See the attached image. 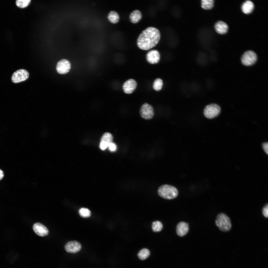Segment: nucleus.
I'll list each match as a JSON object with an SVG mask.
<instances>
[{
	"instance_id": "nucleus-9",
	"label": "nucleus",
	"mask_w": 268,
	"mask_h": 268,
	"mask_svg": "<svg viewBox=\"0 0 268 268\" xmlns=\"http://www.w3.org/2000/svg\"><path fill=\"white\" fill-rule=\"evenodd\" d=\"M81 248V245L76 241H72L67 243L65 246V250L67 252L75 253L79 251Z\"/></svg>"
},
{
	"instance_id": "nucleus-24",
	"label": "nucleus",
	"mask_w": 268,
	"mask_h": 268,
	"mask_svg": "<svg viewBox=\"0 0 268 268\" xmlns=\"http://www.w3.org/2000/svg\"><path fill=\"white\" fill-rule=\"evenodd\" d=\"M31 0H17L16 1V5L21 8H24L27 6L30 3Z\"/></svg>"
},
{
	"instance_id": "nucleus-8",
	"label": "nucleus",
	"mask_w": 268,
	"mask_h": 268,
	"mask_svg": "<svg viewBox=\"0 0 268 268\" xmlns=\"http://www.w3.org/2000/svg\"><path fill=\"white\" fill-rule=\"evenodd\" d=\"M71 67L70 63L68 60L66 59H62L59 61L57 63L56 69L59 73L65 74L69 72Z\"/></svg>"
},
{
	"instance_id": "nucleus-19",
	"label": "nucleus",
	"mask_w": 268,
	"mask_h": 268,
	"mask_svg": "<svg viewBox=\"0 0 268 268\" xmlns=\"http://www.w3.org/2000/svg\"><path fill=\"white\" fill-rule=\"evenodd\" d=\"M214 0H201V7L205 10H209L213 7Z\"/></svg>"
},
{
	"instance_id": "nucleus-18",
	"label": "nucleus",
	"mask_w": 268,
	"mask_h": 268,
	"mask_svg": "<svg viewBox=\"0 0 268 268\" xmlns=\"http://www.w3.org/2000/svg\"><path fill=\"white\" fill-rule=\"evenodd\" d=\"M113 136L110 133L106 132L102 135L100 139V142H103L108 146L109 144L113 142Z\"/></svg>"
},
{
	"instance_id": "nucleus-15",
	"label": "nucleus",
	"mask_w": 268,
	"mask_h": 268,
	"mask_svg": "<svg viewBox=\"0 0 268 268\" xmlns=\"http://www.w3.org/2000/svg\"><path fill=\"white\" fill-rule=\"evenodd\" d=\"M253 3L249 0L246 1L244 2L241 6V10L243 13L246 14L251 13L254 8Z\"/></svg>"
},
{
	"instance_id": "nucleus-12",
	"label": "nucleus",
	"mask_w": 268,
	"mask_h": 268,
	"mask_svg": "<svg viewBox=\"0 0 268 268\" xmlns=\"http://www.w3.org/2000/svg\"><path fill=\"white\" fill-rule=\"evenodd\" d=\"M160 55L159 52L156 50H153L149 51L146 55L147 61L151 64L158 63L159 61Z\"/></svg>"
},
{
	"instance_id": "nucleus-16",
	"label": "nucleus",
	"mask_w": 268,
	"mask_h": 268,
	"mask_svg": "<svg viewBox=\"0 0 268 268\" xmlns=\"http://www.w3.org/2000/svg\"><path fill=\"white\" fill-rule=\"evenodd\" d=\"M142 17V14L141 12L137 10L133 11L129 16V19L130 22L132 23L135 24L138 22Z\"/></svg>"
},
{
	"instance_id": "nucleus-11",
	"label": "nucleus",
	"mask_w": 268,
	"mask_h": 268,
	"mask_svg": "<svg viewBox=\"0 0 268 268\" xmlns=\"http://www.w3.org/2000/svg\"><path fill=\"white\" fill-rule=\"evenodd\" d=\"M137 85L135 80L131 79L127 80L123 85V89L125 93L127 94H130L135 90Z\"/></svg>"
},
{
	"instance_id": "nucleus-10",
	"label": "nucleus",
	"mask_w": 268,
	"mask_h": 268,
	"mask_svg": "<svg viewBox=\"0 0 268 268\" xmlns=\"http://www.w3.org/2000/svg\"><path fill=\"white\" fill-rule=\"evenodd\" d=\"M33 229L35 234L40 236H46L48 235L49 233V231L47 228L39 222L34 223L33 226Z\"/></svg>"
},
{
	"instance_id": "nucleus-2",
	"label": "nucleus",
	"mask_w": 268,
	"mask_h": 268,
	"mask_svg": "<svg viewBox=\"0 0 268 268\" xmlns=\"http://www.w3.org/2000/svg\"><path fill=\"white\" fill-rule=\"evenodd\" d=\"M158 193L159 196L164 199L171 200L176 198L178 192L174 186L166 184L162 185L159 188Z\"/></svg>"
},
{
	"instance_id": "nucleus-20",
	"label": "nucleus",
	"mask_w": 268,
	"mask_h": 268,
	"mask_svg": "<svg viewBox=\"0 0 268 268\" xmlns=\"http://www.w3.org/2000/svg\"><path fill=\"white\" fill-rule=\"evenodd\" d=\"M150 252L148 249L143 248L141 250L138 254L139 258L142 260L146 259L149 256Z\"/></svg>"
},
{
	"instance_id": "nucleus-1",
	"label": "nucleus",
	"mask_w": 268,
	"mask_h": 268,
	"mask_svg": "<svg viewBox=\"0 0 268 268\" xmlns=\"http://www.w3.org/2000/svg\"><path fill=\"white\" fill-rule=\"evenodd\" d=\"M160 38V33L158 29L149 27L143 30L138 36L137 45L140 49L148 50L155 46L159 42Z\"/></svg>"
},
{
	"instance_id": "nucleus-13",
	"label": "nucleus",
	"mask_w": 268,
	"mask_h": 268,
	"mask_svg": "<svg viewBox=\"0 0 268 268\" xmlns=\"http://www.w3.org/2000/svg\"><path fill=\"white\" fill-rule=\"evenodd\" d=\"M189 230L188 224L185 222H181L179 223L176 226V233L179 236H183L185 235L188 232Z\"/></svg>"
},
{
	"instance_id": "nucleus-27",
	"label": "nucleus",
	"mask_w": 268,
	"mask_h": 268,
	"mask_svg": "<svg viewBox=\"0 0 268 268\" xmlns=\"http://www.w3.org/2000/svg\"><path fill=\"white\" fill-rule=\"evenodd\" d=\"M110 150L113 151L115 150L116 149V146L115 144L113 143H110L108 146Z\"/></svg>"
},
{
	"instance_id": "nucleus-6",
	"label": "nucleus",
	"mask_w": 268,
	"mask_h": 268,
	"mask_svg": "<svg viewBox=\"0 0 268 268\" xmlns=\"http://www.w3.org/2000/svg\"><path fill=\"white\" fill-rule=\"evenodd\" d=\"M29 74L26 70L21 69L15 72L13 74L11 79L14 83H17L25 81L29 77Z\"/></svg>"
},
{
	"instance_id": "nucleus-3",
	"label": "nucleus",
	"mask_w": 268,
	"mask_h": 268,
	"mask_svg": "<svg viewBox=\"0 0 268 268\" xmlns=\"http://www.w3.org/2000/svg\"><path fill=\"white\" fill-rule=\"evenodd\" d=\"M215 223L220 230L223 232L229 231L232 228V223L230 218L223 213H220L217 215Z\"/></svg>"
},
{
	"instance_id": "nucleus-22",
	"label": "nucleus",
	"mask_w": 268,
	"mask_h": 268,
	"mask_svg": "<svg viewBox=\"0 0 268 268\" xmlns=\"http://www.w3.org/2000/svg\"><path fill=\"white\" fill-rule=\"evenodd\" d=\"M163 85L162 80L160 78H157L154 81L153 85V89L156 91H159L162 89Z\"/></svg>"
},
{
	"instance_id": "nucleus-7",
	"label": "nucleus",
	"mask_w": 268,
	"mask_h": 268,
	"mask_svg": "<svg viewBox=\"0 0 268 268\" xmlns=\"http://www.w3.org/2000/svg\"><path fill=\"white\" fill-rule=\"evenodd\" d=\"M141 117L146 120L152 119L154 114V111L152 106L145 103L141 106L140 111Z\"/></svg>"
},
{
	"instance_id": "nucleus-25",
	"label": "nucleus",
	"mask_w": 268,
	"mask_h": 268,
	"mask_svg": "<svg viewBox=\"0 0 268 268\" xmlns=\"http://www.w3.org/2000/svg\"><path fill=\"white\" fill-rule=\"evenodd\" d=\"M262 213L264 216L266 218L268 217V204L267 203L263 207L262 209Z\"/></svg>"
},
{
	"instance_id": "nucleus-21",
	"label": "nucleus",
	"mask_w": 268,
	"mask_h": 268,
	"mask_svg": "<svg viewBox=\"0 0 268 268\" xmlns=\"http://www.w3.org/2000/svg\"><path fill=\"white\" fill-rule=\"evenodd\" d=\"M163 227L162 224L159 221H155L153 222L152 224V229L154 232H158L161 231Z\"/></svg>"
},
{
	"instance_id": "nucleus-14",
	"label": "nucleus",
	"mask_w": 268,
	"mask_h": 268,
	"mask_svg": "<svg viewBox=\"0 0 268 268\" xmlns=\"http://www.w3.org/2000/svg\"><path fill=\"white\" fill-rule=\"evenodd\" d=\"M214 27L216 32L218 34H226L228 29L227 24L221 21L217 22L215 24Z\"/></svg>"
},
{
	"instance_id": "nucleus-4",
	"label": "nucleus",
	"mask_w": 268,
	"mask_h": 268,
	"mask_svg": "<svg viewBox=\"0 0 268 268\" xmlns=\"http://www.w3.org/2000/svg\"><path fill=\"white\" fill-rule=\"evenodd\" d=\"M257 60V56L253 51L248 50L245 52L241 58L242 64L245 66H250L254 64Z\"/></svg>"
},
{
	"instance_id": "nucleus-23",
	"label": "nucleus",
	"mask_w": 268,
	"mask_h": 268,
	"mask_svg": "<svg viewBox=\"0 0 268 268\" xmlns=\"http://www.w3.org/2000/svg\"><path fill=\"white\" fill-rule=\"evenodd\" d=\"M80 215L82 217L84 218L90 217L91 215V212L88 209L85 208H80L79 211Z\"/></svg>"
},
{
	"instance_id": "nucleus-5",
	"label": "nucleus",
	"mask_w": 268,
	"mask_h": 268,
	"mask_svg": "<svg viewBox=\"0 0 268 268\" xmlns=\"http://www.w3.org/2000/svg\"><path fill=\"white\" fill-rule=\"evenodd\" d=\"M221 108L215 103L210 104L206 106L204 110V114L207 118L212 119L217 116L220 114Z\"/></svg>"
},
{
	"instance_id": "nucleus-26",
	"label": "nucleus",
	"mask_w": 268,
	"mask_h": 268,
	"mask_svg": "<svg viewBox=\"0 0 268 268\" xmlns=\"http://www.w3.org/2000/svg\"><path fill=\"white\" fill-rule=\"evenodd\" d=\"M262 147L263 149L265 152L268 154V142H265L263 143Z\"/></svg>"
},
{
	"instance_id": "nucleus-28",
	"label": "nucleus",
	"mask_w": 268,
	"mask_h": 268,
	"mask_svg": "<svg viewBox=\"0 0 268 268\" xmlns=\"http://www.w3.org/2000/svg\"><path fill=\"white\" fill-rule=\"evenodd\" d=\"M4 173L3 171L0 169V180L3 178L4 176Z\"/></svg>"
},
{
	"instance_id": "nucleus-17",
	"label": "nucleus",
	"mask_w": 268,
	"mask_h": 268,
	"mask_svg": "<svg viewBox=\"0 0 268 268\" xmlns=\"http://www.w3.org/2000/svg\"><path fill=\"white\" fill-rule=\"evenodd\" d=\"M108 19L110 22L115 24L119 22L120 17L119 14L116 12L111 11L108 14Z\"/></svg>"
}]
</instances>
